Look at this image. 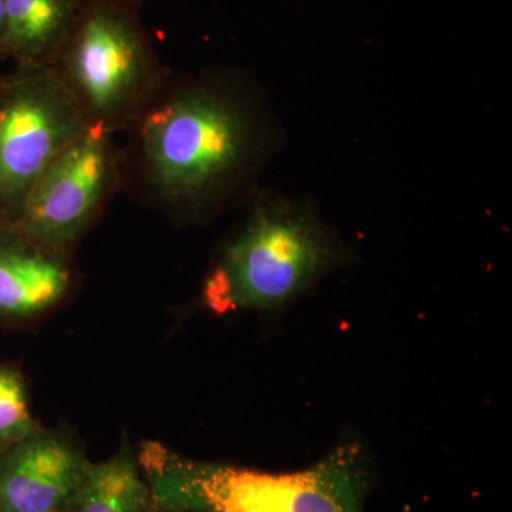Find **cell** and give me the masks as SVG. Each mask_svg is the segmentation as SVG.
Wrapping results in <instances>:
<instances>
[{"label":"cell","instance_id":"obj_1","mask_svg":"<svg viewBox=\"0 0 512 512\" xmlns=\"http://www.w3.org/2000/svg\"><path fill=\"white\" fill-rule=\"evenodd\" d=\"M127 134L123 192L181 228L251 200L281 140L264 89L237 67L171 73Z\"/></svg>","mask_w":512,"mask_h":512},{"label":"cell","instance_id":"obj_2","mask_svg":"<svg viewBox=\"0 0 512 512\" xmlns=\"http://www.w3.org/2000/svg\"><path fill=\"white\" fill-rule=\"evenodd\" d=\"M137 460L154 507L184 512H365L375 481L357 441L296 471L195 460L157 441H144Z\"/></svg>","mask_w":512,"mask_h":512},{"label":"cell","instance_id":"obj_3","mask_svg":"<svg viewBox=\"0 0 512 512\" xmlns=\"http://www.w3.org/2000/svg\"><path fill=\"white\" fill-rule=\"evenodd\" d=\"M248 204L201 286L200 305L214 315L284 308L349 261L312 204L261 188Z\"/></svg>","mask_w":512,"mask_h":512},{"label":"cell","instance_id":"obj_4","mask_svg":"<svg viewBox=\"0 0 512 512\" xmlns=\"http://www.w3.org/2000/svg\"><path fill=\"white\" fill-rule=\"evenodd\" d=\"M130 0H87L53 69L92 126L127 133L163 90L165 66Z\"/></svg>","mask_w":512,"mask_h":512},{"label":"cell","instance_id":"obj_5","mask_svg":"<svg viewBox=\"0 0 512 512\" xmlns=\"http://www.w3.org/2000/svg\"><path fill=\"white\" fill-rule=\"evenodd\" d=\"M92 124L53 67L0 83V215L16 220L40 175Z\"/></svg>","mask_w":512,"mask_h":512},{"label":"cell","instance_id":"obj_6","mask_svg":"<svg viewBox=\"0 0 512 512\" xmlns=\"http://www.w3.org/2000/svg\"><path fill=\"white\" fill-rule=\"evenodd\" d=\"M123 191V147L116 134L89 126L40 175L13 221L47 247L76 254Z\"/></svg>","mask_w":512,"mask_h":512},{"label":"cell","instance_id":"obj_7","mask_svg":"<svg viewBox=\"0 0 512 512\" xmlns=\"http://www.w3.org/2000/svg\"><path fill=\"white\" fill-rule=\"evenodd\" d=\"M80 286L76 254L47 247L0 215V328H36L66 308Z\"/></svg>","mask_w":512,"mask_h":512},{"label":"cell","instance_id":"obj_8","mask_svg":"<svg viewBox=\"0 0 512 512\" xmlns=\"http://www.w3.org/2000/svg\"><path fill=\"white\" fill-rule=\"evenodd\" d=\"M90 464L72 427L40 426L0 456V512H63Z\"/></svg>","mask_w":512,"mask_h":512},{"label":"cell","instance_id":"obj_9","mask_svg":"<svg viewBox=\"0 0 512 512\" xmlns=\"http://www.w3.org/2000/svg\"><path fill=\"white\" fill-rule=\"evenodd\" d=\"M87 0H5L8 60L16 70L55 66Z\"/></svg>","mask_w":512,"mask_h":512},{"label":"cell","instance_id":"obj_10","mask_svg":"<svg viewBox=\"0 0 512 512\" xmlns=\"http://www.w3.org/2000/svg\"><path fill=\"white\" fill-rule=\"evenodd\" d=\"M154 501L127 436L107 460L90 464L63 512H153Z\"/></svg>","mask_w":512,"mask_h":512},{"label":"cell","instance_id":"obj_11","mask_svg":"<svg viewBox=\"0 0 512 512\" xmlns=\"http://www.w3.org/2000/svg\"><path fill=\"white\" fill-rule=\"evenodd\" d=\"M30 399L28 377L22 367L0 362V456L42 426Z\"/></svg>","mask_w":512,"mask_h":512},{"label":"cell","instance_id":"obj_12","mask_svg":"<svg viewBox=\"0 0 512 512\" xmlns=\"http://www.w3.org/2000/svg\"><path fill=\"white\" fill-rule=\"evenodd\" d=\"M0 60H8V20L5 0H0Z\"/></svg>","mask_w":512,"mask_h":512},{"label":"cell","instance_id":"obj_13","mask_svg":"<svg viewBox=\"0 0 512 512\" xmlns=\"http://www.w3.org/2000/svg\"><path fill=\"white\" fill-rule=\"evenodd\" d=\"M153 512H184V511L171 510V508L154 507V511Z\"/></svg>","mask_w":512,"mask_h":512},{"label":"cell","instance_id":"obj_14","mask_svg":"<svg viewBox=\"0 0 512 512\" xmlns=\"http://www.w3.org/2000/svg\"><path fill=\"white\" fill-rule=\"evenodd\" d=\"M130 2L136 3L137 6H140L141 3L144 2V0H130Z\"/></svg>","mask_w":512,"mask_h":512},{"label":"cell","instance_id":"obj_15","mask_svg":"<svg viewBox=\"0 0 512 512\" xmlns=\"http://www.w3.org/2000/svg\"><path fill=\"white\" fill-rule=\"evenodd\" d=\"M3 76H5V74H0V83H2Z\"/></svg>","mask_w":512,"mask_h":512}]
</instances>
